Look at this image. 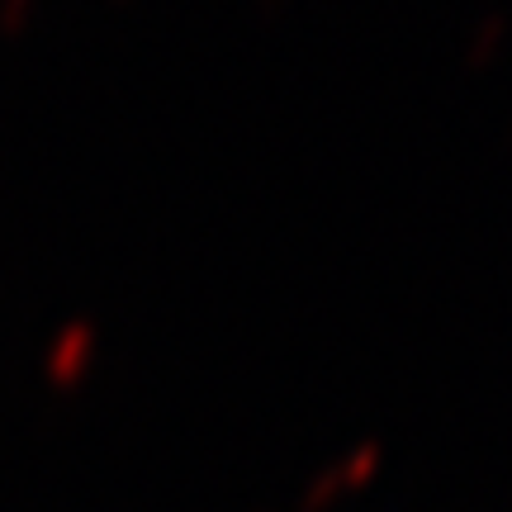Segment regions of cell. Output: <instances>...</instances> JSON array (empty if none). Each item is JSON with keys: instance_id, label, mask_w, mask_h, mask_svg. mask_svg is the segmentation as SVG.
Instances as JSON below:
<instances>
[{"instance_id": "obj_4", "label": "cell", "mask_w": 512, "mask_h": 512, "mask_svg": "<svg viewBox=\"0 0 512 512\" xmlns=\"http://www.w3.org/2000/svg\"><path fill=\"white\" fill-rule=\"evenodd\" d=\"M280 5H285V0H256V10H261V15H275Z\"/></svg>"}, {"instance_id": "obj_3", "label": "cell", "mask_w": 512, "mask_h": 512, "mask_svg": "<svg viewBox=\"0 0 512 512\" xmlns=\"http://www.w3.org/2000/svg\"><path fill=\"white\" fill-rule=\"evenodd\" d=\"M34 15V0H0V29H19Z\"/></svg>"}, {"instance_id": "obj_2", "label": "cell", "mask_w": 512, "mask_h": 512, "mask_svg": "<svg viewBox=\"0 0 512 512\" xmlns=\"http://www.w3.org/2000/svg\"><path fill=\"white\" fill-rule=\"evenodd\" d=\"M508 43V15L503 10H484V15L470 24V34H465V57L470 62H489Z\"/></svg>"}, {"instance_id": "obj_1", "label": "cell", "mask_w": 512, "mask_h": 512, "mask_svg": "<svg viewBox=\"0 0 512 512\" xmlns=\"http://www.w3.org/2000/svg\"><path fill=\"white\" fill-rule=\"evenodd\" d=\"M95 323L91 318H72V323H62L57 328V337L48 342V351H43V370H48V380L57 384H72L86 375V366L95 361Z\"/></svg>"}]
</instances>
